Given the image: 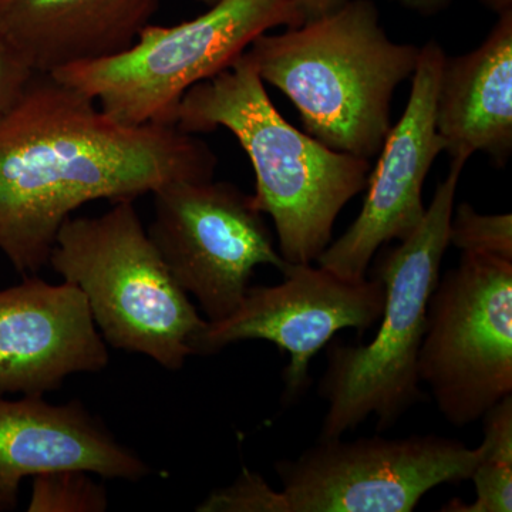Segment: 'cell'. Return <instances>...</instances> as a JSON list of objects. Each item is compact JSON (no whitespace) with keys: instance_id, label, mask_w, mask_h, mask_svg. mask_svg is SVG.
<instances>
[{"instance_id":"7402d4cb","label":"cell","mask_w":512,"mask_h":512,"mask_svg":"<svg viewBox=\"0 0 512 512\" xmlns=\"http://www.w3.org/2000/svg\"><path fill=\"white\" fill-rule=\"evenodd\" d=\"M396 2L420 15L433 16L446 9L453 0H396Z\"/></svg>"},{"instance_id":"44dd1931","label":"cell","mask_w":512,"mask_h":512,"mask_svg":"<svg viewBox=\"0 0 512 512\" xmlns=\"http://www.w3.org/2000/svg\"><path fill=\"white\" fill-rule=\"evenodd\" d=\"M348 0H292L303 23L322 18L342 8Z\"/></svg>"},{"instance_id":"cb8c5ba5","label":"cell","mask_w":512,"mask_h":512,"mask_svg":"<svg viewBox=\"0 0 512 512\" xmlns=\"http://www.w3.org/2000/svg\"><path fill=\"white\" fill-rule=\"evenodd\" d=\"M201 3H205V5L212 6L215 3L220 2V0H200Z\"/></svg>"},{"instance_id":"5bb4252c","label":"cell","mask_w":512,"mask_h":512,"mask_svg":"<svg viewBox=\"0 0 512 512\" xmlns=\"http://www.w3.org/2000/svg\"><path fill=\"white\" fill-rule=\"evenodd\" d=\"M158 0H0V36L35 73L117 55L150 25Z\"/></svg>"},{"instance_id":"6da1fadb","label":"cell","mask_w":512,"mask_h":512,"mask_svg":"<svg viewBox=\"0 0 512 512\" xmlns=\"http://www.w3.org/2000/svg\"><path fill=\"white\" fill-rule=\"evenodd\" d=\"M217 157L177 126H126L53 74L35 73L0 117V251L22 275L49 265L64 222L87 202L134 201L214 178Z\"/></svg>"},{"instance_id":"277c9868","label":"cell","mask_w":512,"mask_h":512,"mask_svg":"<svg viewBox=\"0 0 512 512\" xmlns=\"http://www.w3.org/2000/svg\"><path fill=\"white\" fill-rule=\"evenodd\" d=\"M467 161L451 158L419 227L377 261L384 306L376 335L367 345L333 342L326 350L328 366L319 394L328 410L320 439L342 437L370 416L376 417L377 431L390 429L423 399L417 362L427 306L450 247L448 231Z\"/></svg>"},{"instance_id":"52a82bcc","label":"cell","mask_w":512,"mask_h":512,"mask_svg":"<svg viewBox=\"0 0 512 512\" xmlns=\"http://www.w3.org/2000/svg\"><path fill=\"white\" fill-rule=\"evenodd\" d=\"M421 383L457 427L512 394V261L461 254L439 279L421 340Z\"/></svg>"},{"instance_id":"3957f363","label":"cell","mask_w":512,"mask_h":512,"mask_svg":"<svg viewBox=\"0 0 512 512\" xmlns=\"http://www.w3.org/2000/svg\"><path fill=\"white\" fill-rule=\"evenodd\" d=\"M245 53L262 82L295 104L309 136L370 160L392 128L394 92L413 76L420 47L393 42L372 0H348L298 28L264 33Z\"/></svg>"},{"instance_id":"ffe728a7","label":"cell","mask_w":512,"mask_h":512,"mask_svg":"<svg viewBox=\"0 0 512 512\" xmlns=\"http://www.w3.org/2000/svg\"><path fill=\"white\" fill-rule=\"evenodd\" d=\"M35 72L0 36V117L19 100Z\"/></svg>"},{"instance_id":"9c48e42d","label":"cell","mask_w":512,"mask_h":512,"mask_svg":"<svg viewBox=\"0 0 512 512\" xmlns=\"http://www.w3.org/2000/svg\"><path fill=\"white\" fill-rule=\"evenodd\" d=\"M153 195L156 215L148 237L208 322L238 308L256 266H274L281 274L288 268L252 195L234 184L177 181Z\"/></svg>"},{"instance_id":"ac0fdd59","label":"cell","mask_w":512,"mask_h":512,"mask_svg":"<svg viewBox=\"0 0 512 512\" xmlns=\"http://www.w3.org/2000/svg\"><path fill=\"white\" fill-rule=\"evenodd\" d=\"M448 242L461 254L493 255L512 261V215L480 214L463 202L453 211Z\"/></svg>"},{"instance_id":"d6986e66","label":"cell","mask_w":512,"mask_h":512,"mask_svg":"<svg viewBox=\"0 0 512 512\" xmlns=\"http://www.w3.org/2000/svg\"><path fill=\"white\" fill-rule=\"evenodd\" d=\"M275 490L259 474L244 468L228 487L212 491L197 507L200 512H274Z\"/></svg>"},{"instance_id":"8fae6325","label":"cell","mask_w":512,"mask_h":512,"mask_svg":"<svg viewBox=\"0 0 512 512\" xmlns=\"http://www.w3.org/2000/svg\"><path fill=\"white\" fill-rule=\"evenodd\" d=\"M444 59L446 53L436 40L420 47L406 110L390 128L379 161L370 170L362 211L316 261L340 278L366 279L376 252L389 242L409 237L426 214L421 195L424 181L446 148L436 127Z\"/></svg>"},{"instance_id":"7a4b0ae2","label":"cell","mask_w":512,"mask_h":512,"mask_svg":"<svg viewBox=\"0 0 512 512\" xmlns=\"http://www.w3.org/2000/svg\"><path fill=\"white\" fill-rule=\"evenodd\" d=\"M175 126L194 136L225 128L237 137L255 171L252 200L274 222L288 264L318 261L372 170L366 158L332 150L289 124L247 53L185 93Z\"/></svg>"},{"instance_id":"603a6c76","label":"cell","mask_w":512,"mask_h":512,"mask_svg":"<svg viewBox=\"0 0 512 512\" xmlns=\"http://www.w3.org/2000/svg\"><path fill=\"white\" fill-rule=\"evenodd\" d=\"M487 8L493 10L497 15L512 9V0H481Z\"/></svg>"},{"instance_id":"8992f818","label":"cell","mask_w":512,"mask_h":512,"mask_svg":"<svg viewBox=\"0 0 512 512\" xmlns=\"http://www.w3.org/2000/svg\"><path fill=\"white\" fill-rule=\"evenodd\" d=\"M292 0H220L198 18L148 25L117 55L52 73L126 126H175L188 90L228 69L268 30L298 28Z\"/></svg>"},{"instance_id":"4fadbf2b","label":"cell","mask_w":512,"mask_h":512,"mask_svg":"<svg viewBox=\"0 0 512 512\" xmlns=\"http://www.w3.org/2000/svg\"><path fill=\"white\" fill-rule=\"evenodd\" d=\"M83 470L138 481L150 467L123 446L83 403H47L43 396L0 397V512L16 510L23 478Z\"/></svg>"},{"instance_id":"30bf717a","label":"cell","mask_w":512,"mask_h":512,"mask_svg":"<svg viewBox=\"0 0 512 512\" xmlns=\"http://www.w3.org/2000/svg\"><path fill=\"white\" fill-rule=\"evenodd\" d=\"M275 286H249L228 318L208 322L195 355H212L241 340H268L288 353L285 397L298 399L309 386L313 357L336 333L355 329L360 336L379 322L384 286L379 278L348 281L323 266L289 264Z\"/></svg>"},{"instance_id":"e0dca14e","label":"cell","mask_w":512,"mask_h":512,"mask_svg":"<svg viewBox=\"0 0 512 512\" xmlns=\"http://www.w3.org/2000/svg\"><path fill=\"white\" fill-rule=\"evenodd\" d=\"M83 470H59L33 478L29 512H103L109 498Z\"/></svg>"},{"instance_id":"ba28073f","label":"cell","mask_w":512,"mask_h":512,"mask_svg":"<svg viewBox=\"0 0 512 512\" xmlns=\"http://www.w3.org/2000/svg\"><path fill=\"white\" fill-rule=\"evenodd\" d=\"M480 454V446L436 434L319 437L276 461L275 512H412L433 488L470 480Z\"/></svg>"},{"instance_id":"2e32d148","label":"cell","mask_w":512,"mask_h":512,"mask_svg":"<svg viewBox=\"0 0 512 512\" xmlns=\"http://www.w3.org/2000/svg\"><path fill=\"white\" fill-rule=\"evenodd\" d=\"M481 420V454L470 478L476 487V500L466 503L454 498L440 511H512V394L495 404Z\"/></svg>"},{"instance_id":"5b68a950","label":"cell","mask_w":512,"mask_h":512,"mask_svg":"<svg viewBox=\"0 0 512 512\" xmlns=\"http://www.w3.org/2000/svg\"><path fill=\"white\" fill-rule=\"evenodd\" d=\"M113 204L99 217L64 222L49 264L79 286L107 345L178 372L208 320L168 271L134 201Z\"/></svg>"},{"instance_id":"9a60e30c","label":"cell","mask_w":512,"mask_h":512,"mask_svg":"<svg viewBox=\"0 0 512 512\" xmlns=\"http://www.w3.org/2000/svg\"><path fill=\"white\" fill-rule=\"evenodd\" d=\"M436 127L451 158L487 154L495 165L512 153V9L498 15L473 52L444 59Z\"/></svg>"},{"instance_id":"7c38bea8","label":"cell","mask_w":512,"mask_h":512,"mask_svg":"<svg viewBox=\"0 0 512 512\" xmlns=\"http://www.w3.org/2000/svg\"><path fill=\"white\" fill-rule=\"evenodd\" d=\"M109 349L79 286L26 276L0 291V397L43 396L74 373H99Z\"/></svg>"}]
</instances>
